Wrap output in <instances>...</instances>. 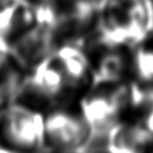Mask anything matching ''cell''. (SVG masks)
<instances>
[{"label": "cell", "mask_w": 153, "mask_h": 153, "mask_svg": "<svg viewBox=\"0 0 153 153\" xmlns=\"http://www.w3.org/2000/svg\"><path fill=\"white\" fill-rule=\"evenodd\" d=\"M0 153H20V152H16V151H11V149H6L0 147Z\"/></svg>", "instance_id": "12"}, {"label": "cell", "mask_w": 153, "mask_h": 153, "mask_svg": "<svg viewBox=\"0 0 153 153\" xmlns=\"http://www.w3.org/2000/svg\"><path fill=\"white\" fill-rule=\"evenodd\" d=\"M42 153H82V152H65V151H50V149H44Z\"/></svg>", "instance_id": "11"}, {"label": "cell", "mask_w": 153, "mask_h": 153, "mask_svg": "<svg viewBox=\"0 0 153 153\" xmlns=\"http://www.w3.org/2000/svg\"><path fill=\"white\" fill-rule=\"evenodd\" d=\"M96 75L103 79H133V48L131 45L114 43L100 37L96 31L79 45Z\"/></svg>", "instance_id": "5"}, {"label": "cell", "mask_w": 153, "mask_h": 153, "mask_svg": "<svg viewBox=\"0 0 153 153\" xmlns=\"http://www.w3.org/2000/svg\"><path fill=\"white\" fill-rule=\"evenodd\" d=\"M92 153H112V152L106 147V148H104V149H98V151H94V152H92Z\"/></svg>", "instance_id": "13"}, {"label": "cell", "mask_w": 153, "mask_h": 153, "mask_svg": "<svg viewBox=\"0 0 153 153\" xmlns=\"http://www.w3.org/2000/svg\"><path fill=\"white\" fill-rule=\"evenodd\" d=\"M152 153H153V151H152Z\"/></svg>", "instance_id": "14"}, {"label": "cell", "mask_w": 153, "mask_h": 153, "mask_svg": "<svg viewBox=\"0 0 153 153\" xmlns=\"http://www.w3.org/2000/svg\"><path fill=\"white\" fill-rule=\"evenodd\" d=\"M133 79L140 85L153 84V32L133 48Z\"/></svg>", "instance_id": "9"}, {"label": "cell", "mask_w": 153, "mask_h": 153, "mask_svg": "<svg viewBox=\"0 0 153 153\" xmlns=\"http://www.w3.org/2000/svg\"><path fill=\"white\" fill-rule=\"evenodd\" d=\"M96 80L84 50L76 44H62L30 71L14 103L44 112L59 103L80 102Z\"/></svg>", "instance_id": "1"}, {"label": "cell", "mask_w": 153, "mask_h": 153, "mask_svg": "<svg viewBox=\"0 0 153 153\" xmlns=\"http://www.w3.org/2000/svg\"><path fill=\"white\" fill-rule=\"evenodd\" d=\"M0 147L20 153L43 152V112L18 103L0 108Z\"/></svg>", "instance_id": "4"}, {"label": "cell", "mask_w": 153, "mask_h": 153, "mask_svg": "<svg viewBox=\"0 0 153 153\" xmlns=\"http://www.w3.org/2000/svg\"><path fill=\"white\" fill-rule=\"evenodd\" d=\"M139 85L130 79L96 80L80 100L96 134H109L133 118Z\"/></svg>", "instance_id": "2"}, {"label": "cell", "mask_w": 153, "mask_h": 153, "mask_svg": "<svg viewBox=\"0 0 153 153\" xmlns=\"http://www.w3.org/2000/svg\"><path fill=\"white\" fill-rule=\"evenodd\" d=\"M61 45L49 29L33 24L12 41L10 49L31 71L53 55Z\"/></svg>", "instance_id": "6"}, {"label": "cell", "mask_w": 153, "mask_h": 153, "mask_svg": "<svg viewBox=\"0 0 153 153\" xmlns=\"http://www.w3.org/2000/svg\"><path fill=\"white\" fill-rule=\"evenodd\" d=\"M94 134L80 102L59 103L43 112L44 149L84 152Z\"/></svg>", "instance_id": "3"}, {"label": "cell", "mask_w": 153, "mask_h": 153, "mask_svg": "<svg viewBox=\"0 0 153 153\" xmlns=\"http://www.w3.org/2000/svg\"><path fill=\"white\" fill-rule=\"evenodd\" d=\"M30 71L7 47L0 48V108L16 100Z\"/></svg>", "instance_id": "8"}, {"label": "cell", "mask_w": 153, "mask_h": 153, "mask_svg": "<svg viewBox=\"0 0 153 153\" xmlns=\"http://www.w3.org/2000/svg\"><path fill=\"white\" fill-rule=\"evenodd\" d=\"M137 85L139 94L133 117L153 133V84Z\"/></svg>", "instance_id": "10"}, {"label": "cell", "mask_w": 153, "mask_h": 153, "mask_svg": "<svg viewBox=\"0 0 153 153\" xmlns=\"http://www.w3.org/2000/svg\"><path fill=\"white\" fill-rule=\"evenodd\" d=\"M108 148L112 153H152L153 133L133 117L108 134Z\"/></svg>", "instance_id": "7"}]
</instances>
